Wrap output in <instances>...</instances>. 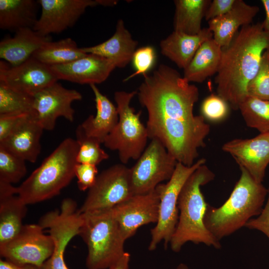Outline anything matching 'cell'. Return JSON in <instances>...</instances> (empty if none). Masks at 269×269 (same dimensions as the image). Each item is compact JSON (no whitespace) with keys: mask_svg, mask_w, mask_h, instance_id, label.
<instances>
[{"mask_svg":"<svg viewBox=\"0 0 269 269\" xmlns=\"http://www.w3.org/2000/svg\"><path fill=\"white\" fill-rule=\"evenodd\" d=\"M79 149L76 140H63L40 165L17 187V195L27 205L58 195L75 176Z\"/></svg>","mask_w":269,"mask_h":269,"instance_id":"cell-5","label":"cell"},{"mask_svg":"<svg viewBox=\"0 0 269 269\" xmlns=\"http://www.w3.org/2000/svg\"><path fill=\"white\" fill-rule=\"evenodd\" d=\"M259 10L257 5H250L243 0H236L228 12L208 21L213 39L222 47L227 46L240 27L252 24Z\"/></svg>","mask_w":269,"mask_h":269,"instance_id":"cell-20","label":"cell"},{"mask_svg":"<svg viewBox=\"0 0 269 269\" xmlns=\"http://www.w3.org/2000/svg\"><path fill=\"white\" fill-rule=\"evenodd\" d=\"M58 80L51 66L32 57L15 66L0 62V82L24 93L32 95Z\"/></svg>","mask_w":269,"mask_h":269,"instance_id":"cell-16","label":"cell"},{"mask_svg":"<svg viewBox=\"0 0 269 269\" xmlns=\"http://www.w3.org/2000/svg\"><path fill=\"white\" fill-rule=\"evenodd\" d=\"M269 51V32L262 22L243 26L222 47L215 78L217 93L235 110L247 97V88L258 72L264 52Z\"/></svg>","mask_w":269,"mask_h":269,"instance_id":"cell-2","label":"cell"},{"mask_svg":"<svg viewBox=\"0 0 269 269\" xmlns=\"http://www.w3.org/2000/svg\"><path fill=\"white\" fill-rule=\"evenodd\" d=\"M222 56V47L211 38L198 48L189 65L184 69L183 77L189 83H202L217 74Z\"/></svg>","mask_w":269,"mask_h":269,"instance_id":"cell-26","label":"cell"},{"mask_svg":"<svg viewBox=\"0 0 269 269\" xmlns=\"http://www.w3.org/2000/svg\"><path fill=\"white\" fill-rule=\"evenodd\" d=\"M138 44L120 19L114 35L107 40L95 46L81 48L87 54L96 55L112 61L116 67L123 68L132 60Z\"/></svg>","mask_w":269,"mask_h":269,"instance_id":"cell-21","label":"cell"},{"mask_svg":"<svg viewBox=\"0 0 269 269\" xmlns=\"http://www.w3.org/2000/svg\"><path fill=\"white\" fill-rule=\"evenodd\" d=\"M51 39L50 36L42 35L32 28L19 29L13 36L6 37L0 41V58L11 65H19Z\"/></svg>","mask_w":269,"mask_h":269,"instance_id":"cell-22","label":"cell"},{"mask_svg":"<svg viewBox=\"0 0 269 269\" xmlns=\"http://www.w3.org/2000/svg\"><path fill=\"white\" fill-rule=\"evenodd\" d=\"M90 86L95 96L96 114L90 115L80 125L88 136L102 143L116 126L119 115L117 107L101 93L96 84Z\"/></svg>","mask_w":269,"mask_h":269,"instance_id":"cell-24","label":"cell"},{"mask_svg":"<svg viewBox=\"0 0 269 269\" xmlns=\"http://www.w3.org/2000/svg\"><path fill=\"white\" fill-rule=\"evenodd\" d=\"M80 236L88 248V269H108L125 253L124 239L112 208L81 213Z\"/></svg>","mask_w":269,"mask_h":269,"instance_id":"cell-6","label":"cell"},{"mask_svg":"<svg viewBox=\"0 0 269 269\" xmlns=\"http://www.w3.org/2000/svg\"><path fill=\"white\" fill-rule=\"evenodd\" d=\"M25 160L0 146V181L18 182L26 174Z\"/></svg>","mask_w":269,"mask_h":269,"instance_id":"cell-33","label":"cell"},{"mask_svg":"<svg viewBox=\"0 0 269 269\" xmlns=\"http://www.w3.org/2000/svg\"><path fill=\"white\" fill-rule=\"evenodd\" d=\"M26 114L35 115L31 95L0 82V115Z\"/></svg>","mask_w":269,"mask_h":269,"instance_id":"cell-30","label":"cell"},{"mask_svg":"<svg viewBox=\"0 0 269 269\" xmlns=\"http://www.w3.org/2000/svg\"><path fill=\"white\" fill-rule=\"evenodd\" d=\"M236 0H213L211 1L205 13V18L209 21L228 12Z\"/></svg>","mask_w":269,"mask_h":269,"instance_id":"cell-40","label":"cell"},{"mask_svg":"<svg viewBox=\"0 0 269 269\" xmlns=\"http://www.w3.org/2000/svg\"><path fill=\"white\" fill-rule=\"evenodd\" d=\"M82 221L76 202L71 198L63 200L59 210L49 211L42 216L38 224L47 229L54 242V250L40 269H69L64 261L65 251L71 240L79 235Z\"/></svg>","mask_w":269,"mask_h":269,"instance_id":"cell-9","label":"cell"},{"mask_svg":"<svg viewBox=\"0 0 269 269\" xmlns=\"http://www.w3.org/2000/svg\"><path fill=\"white\" fill-rule=\"evenodd\" d=\"M43 230L39 224L23 225L15 236L0 245V257L16 264L40 268L54 250L52 237Z\"/></svg>","mask_w":269,"mask_h":269,"instance_id":"cell-12","label":"cell"},{"mask_svg":"<svg viewBox=\"0 0 269 269\" xmlns=\"http://www.w3.org/2000/svg\"><path fill=\"white\" fill-rule=\"evenodd\" d=\"M27 115H0V142L8 136Z\"/></svg>","mask_w":269,"mask_h":269,"instance_id":"cell-39","label":"cell"},{"mask_svg":"<svg viewBox=\"0 0 269 269\" xmlns=\"http://www.w3.org/2000/svg\"><path fill=\"white\" fill-rule=\"evenodd\" d=\"M27 211V205L18 195L0 197V245L18 233Z\"/></svg>","mask_w":269,"mask_h":269,"instance_id":"cell-28","label":"cell"},{"mask_svg":"<svg viewBox=\"0 0 269 269\" xmlns=\"http://www.w3.org/2000/svg\"><path fill=\"white\" fill-rule=\"evenodd\" d=\"M262 2L266 11V17L265 20L262 22L263 29L269 32V0H262Z\"/></svg>","mask_w":269,"mask_h":269,"instance_id":"cell-43","label":"cell"},{"mask_svg":"<svg viewBox=\"0 0 269 269\" xmlns=\"http://www.w3.org/2000/svg\"><path fill=\"white\" fill-rule=\"evenodd\" d=\"M97 173V166L77 163L75 168V176L77 179L78 189L82 191L90 189L95 183Z\"/></svg>","mask_w":269,"mask_h":269,"instance_id":"cell-37","label":"cell"},{"mask_svg":"<svg viewBox=\"0 0 269 269\" xmlns=\"http://www.w3.org/2000/svg\"><path fill=\"white\" fill-rule=\"evenodd\" d=\"M159 202L155 189L146 194L134 195L112 208L126 240L134 236L141 226L157 222Z\"/></svg>","mask_w":269,"mask_h":269,"instance_id":"cell-15","label":"cell"},{"mask_svg":"<svg viewBox=\"0 0 269 269\" xmlns=\"http://www.w3.org/2000/svg\"><path fill=\"white\" fill-rule=\"evenodd\" d=\"M245 227L249 229L259 231L264 234L269 240V186L268 199L261 213L255 218L251 219Z\"/></svg>","mask_w":269,"mask_h":269,"instance_id":"cell-38","label":"cell"},{"mask_svg":"<svg viewBox=\"0 0 269 269\" xmlns=\"http://www.w3.org/2000/svg\"><path fill=\"white\" fill-rule=\"evenodd\" d=\"M133 195L130 168L123 164L113 165L97 176L79 212L112 209Z\"/></svg>","mask_w":269,"mask_h":269,"instance_id":"cell-11","label":"cell"},{"mask_svg":"<svg viewBox=\"0 0 269 269\" xmlns=\"http://www.w3.org/2000/svg\"><path fill=\"white\" fill-rule=\"evenodd\" d=\"M175 269H189L187 265L184 263L179 264Z\"/></svg>","mask_w":269,"mask_h":269,"instance_id":"cell-44","label":"cell"},{"mask_svg":"<svg viewBox=\"0 0 269 269\" xmlns=\"http://www.w3.org/2000/svg\"><path fill=\"white\" fill-rule=\"evenodd\" d=\"M41 14L33 29L43 36L59 33L72 27L89 7L100 0H38Z\"/></svg>","mask_w":269,"mask_h":269,"instance_id":"cell-14","label":"cell"},{"mask_svg":"<svg viewBox=\"0 0 269 269\" xmlns=\"http://www.w3.org/2000/svg\"><path fill=\"white\" fill-rule=\"evenodd\" d=\"M151 140L136 163L130 168L134 195L150 192L161 182L169 180L178 162L160 140Z\"/></svg>","mask_w":269,"mask_h":269,"instance_id":"cell-10","label":"cell"},{"mask_svg":"<svg viewBox=\"0 0 269 269\" xmlns=\"http://www.w3.org/2000/svg\"><path fill=\"white\" fill-rule=\"evenodd\" d=\"M51 67L58 80L90 85L105 81L116 67L112 61L92 54L67 64Z\"/></svg>","mask_w":269,"mask_h":269,"instance_id":"cell-18","label":"cell"},{"mask_svg":"<svg viewBox=\"0 0 269 269\" xmlns=\"http://www.w3.org/2000/svg\"><path fill=\"white\" fill-rule=\"evenodd\" d=\"M222 148L255 181L262 183L269 164V133L251 138L233 139L225 143Z\"/></svg>","mask_w":269,"mask_h":269,"instance_id":"cell-17","label":"cell"},{"mask_svg":"<svg viewBox=\"0 0 269 269\" xmlns=\"http://www.w3.org/2000/svg\"><path fill=\"white\" fill-rule=\"evenodd\" d=\"M201 111L204 119L212 122H219L224 119L228 114V103L218 95L211 94L203 101Z\"/></svg>","mask_w":269,"mask_h":269,"instance_id":"cell-35","label":"cell"},{"mask_svg":"<svg viewBox=\"0 0 269 269\" xmlns=\"http://www.w3.org/2000/svg\"><path fill=\"white\" fill-rule=\"evenodd\" d=\"M81 48L71 38L44 43L32 57L50 66L70 63L86 55Z\"/></svg>","mask_w":269,"mask_h":269,"instance_id":"cell-29","label":"cell"},{"mask_svg":"<svg viewBox=\"0 0 269 269\" xmlns=\"http://www.w3.org/2000/svg\"><path fill=\"white\" fill-rule=\"evenodd\" d=\"M0 269H40L31 265L16 264L3 259L0 260Z\"/></svg>","mask_w":269,"mask_h":269,"instance_id":"cell-41","label":"cell"},{"mask_svg":"<svg viewBox=\"0 0 269 269\" xmlns=\"http://www.w3.org/2000/svg\"><path fill=\"white\" fill-rule=\"evenodd\" d=\"M214 178L215 174L204 164L195 170L183 185L177 202L178 221L169 242L174 252H179L188 242L221 248L220 241L208 231L204 224L208 204L201 190L202 186Z\"/></svg>","mask_w":269,"mask_h":269,"instance_id":"cell-4","label":"cell"},{"mask_svg":"<svg viewBox=\"0 0 269 269\" xmlns=\"http://www.w3.org/2000/svg\"><path fill=\"white\" fill-rule=\"evenodd\" d=\"M37 0H0V28L15 32L23 28H33L38 18Z\"/></svg>","mask_w":269,"mask_h":269,"instance_id":"cell-25","label":"cell"},{"mask_svg":"<svg viewBox=\"0 0 269 269\" xmlns=\"http://www.w3.org/2000/svg\"><path fill=\"white\" fill-rule=\"evenodd\" d=\"M210 0H175L174 31L188 35L199 34Z\"/></svg>","mask_w":269,"mask_h":269,"instance_id":"cell-27","label":"cell"},{"mask_svg":"<svg viewBox=\"0 0 269 269\" xmlns=\"http://www.w3.org/2000/svg\"><path fill=\"white\" fill-rule=\"evenodd\" d=\"M31 95L36 119L47 131L54 129L59 117L73 122L75 111L72 104L82 99L80 92L66 88L58 81Z\"/></svg>","mask_w":269,"mask_h":269,"instance_id":"cell-13","label":"cell"},{"mask_svg":"<svg viewBox=\"0 0 269 269\" xmlns=\"http://www.w3.org/2000/svg\"><path fill=\"white\" fill-rule=\"evenodd\" d=\"M238 110L248 127L260 134L269 133V101L247 96Z\"/></svg>","mask_w":269,"mask_h":269,"instance_id":"cell-31","label":"cell"},{"mask_svg":"<svg viewBox=\"0 0 269 269\" xmlns=\"http://www.w3.org/2000/svg\"><path fill=\"white\" fill-rule=\"evenodd\" d=\"M230 196L219 207L207 206L204 222L219 241L232 235L261 212L268 195L262 183L255 181L243 168Z\"/></svg>","mask_w":269,"mask_h":269,"instance_id":"cell-3","label":"cell"},{"mask_svg":"<svg viewBox=\"0 0 269 269\" xmlns=\"http://www.w3.org/2000/svg\"><path fill=\"white\" fill-rule=\"evenodd\" d=\"M205 163L206 159L204 158L198 159L190 166L178 162L168 181L156 187L160 199L159 214L155 226L150 230L149 251L154 250L161 241H164L165 249L167 248L178 221L177 202L180 191L192 173Z\"/></svg>","mask_w":269,"mask_h":269,"instance_id":"cell-8","label":"cell"},{"mask_svg":"<svg viewBox=\"0 0 269 269\" xmlns=\"http://www.w3.org/2000/svg\"><path fill=\"white\" fill-rule=\"evenodd\" d=\"M248 96L269 101V51H265L262 56L259 69L249 83Z\"/></svg>","mask_w":269,"mask_h":269,"instance_id":"cell-34","label":"cell"},{"mask_svg":"<svg viewBox=\"0 0 269 269\" xmlns=\"http://www.w3.org/2000/svg\"><path fill=\"white\" fill-rule=\"evenodd\" d=\"M76 140L79 149L76 160L79 163H86L97 166L109 158V155L100 146L97 139L88 136L81 125L76 130Z\"/></svg>","mask_w":269,"mask_h":269,"instance_id":"cell-32","label":"cell"},{"mask_svg":"<svg viewBox=\"0 0 269 269\" xmlns=\"http://www.w3.org/2000/svg\"><path fill=\"white\" fill-rule=\"evenodd\" d=\"M213 36L208 27L202 28L199 34L194 35L174 31L160 42L161 52L178 67L184 69L201 44Z\"/></svg>","mask_w":269,"mask_h":269,"instance_id":"cell-23","label":"cell"},{"mask_svg":"<svg viewBox=\"0 0 269 269\" xmlns=\"http://www.w3.org/2000/svg\"><path fill=\"white\" fill-rule=\"evenodd\" d=\"M155 58V50L151 46H144L135 50L132 59L135 71L125 78L124 81H127L139 74H146L153 66Z\"/></svg>","mask_w":269,"mask_h":269,"instance_id":"cell-36","label":"cell"},{"mask_svg":"<svg viewBox=\"0 0 269 269\" xmlns=\"http://www.w3.org/2000/svg\"><path fill=\"white\" fill-rule=\"evenodd\" d=\"M143 76L137 95L147 111L148 138L160 140L177 162L192 165L210 131L204 118L193 113L198 88L164 64Z\"/></svg>","mask_w":269,"mask_h":269,"instance_id":"cell-1","label":"cell"},{"mask_svg":"<svg viewBox=\"0 0 269 269\" xmlns=\"http://www.w3.org/2000/svg\"><path fill=\"white\" fill-rule=\"evenodd\" d=\"M43 128L35 115L26 116L0 146L32 163L36 161L41 151L40 138Z\"/></svg>","mask_w":269,"mask_h":269,"instance_id":"cell-19","label":"cell"},{"mask_svg":"<svg viewBox=\"0 0 269 269\" xmlns=\"http://www.w3.org/2000/svg\"><path fill=\"white\" fill-rule=\"evenodd\" d=\"M135 95L137 91L115 93L119 121L103 143L107 148L118 151L119 159L123 164L131 159H138L146 148L148 138L146 126L140 120L141 112L135 113L130 106Z\"/></svg>","mask_w":269,"mask_h":269,"instance_id":"cell-7","label":"cell"},{"mask_svg":"<svg viewBox=\"0 0 269 269\" xmlns=\"http://www.w3.org/2000/svg\"><path fill=\"white\" fill-rule=\"evenodd\" d=\"M130 254L125 252L122 256L108 269H129Z\"/></svg>","mask_w":269,"mask_h":269,"instance_id":"cell-42","label":"cell"}]
</instances>
